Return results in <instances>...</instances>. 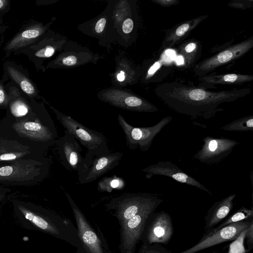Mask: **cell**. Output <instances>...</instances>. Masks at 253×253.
<instances>
[{
  "mask_svg": "<svg viewBox=\"0 0 253 253\" xmlns=\"http://www.w3.org/2000/svg\"><path fill=\"white\" fill-rule=\"evenodd\" d=\"M251 92L250 88L211 91L177 81L163 83L155 89L157 96L171 109L193 119H204L222 111L220 104L233 102Z\"/></svg>",
  "mask_w": 253,
  "mask_h": 253,
  "instance_id": "cell-1",
  "label": "cell"
},
{
  "mask_svg": "<svg viewBox=\"0 0 253 253\" xmlns=\"http://www.w3.org/2000/svg\"><path fill=\"white\" fill-rule=\"evenodd\" d=\"M47 104L65 130L87 149V153L84 158L86 169L94 158L110 153L106 138L102 133L84 126L70 116L62 113L48 103Z\"/></svg>",
  "mask_w": 253,
  "mask_h": 253,
  "instance_id": "cell-2",
  "label": "cell"
},
{
  "mask_svg": "<svg viewBox=\"0 0 253 253\" xmlns=\"http://www.w3.org/2000/svg\"><path fill=\"white\" fill-rule=\"evenodd\" d=\"M160 199L151 193H125L111 199L106 208L121 224Z\"/></svg>",
  "mask_w": 253,
  "mask_h": 253,
  "instance_id": "cell-3",
  "label": "cell"
},
{
  "mask_svg": "<svg viewBox=\"0 0 253 253\" xmlns=\"http://www.w3.org/2000/svg\"><path fill=\"white\" fill-rule=\"evenodd\" d=\"M67 41L66 36L49 29L37 42L16 54L26 55L37 71L44 72L46 70L44 62L59 53Z\"/></svg>",
  "mask_w": 253,
  "mask_h": 253,
  "instance_id": "cell-4",
  "label": "cell"
},
{
  "mask_svg": "<svg viewBox=\"0 0 253 253\" xmlns=\"http://www.w3.org/2000/svg\"><path fill=\"white\" fill-rule=\"evenodd\" d=\"M97 97L103 102L127 111L153 113L158 110L156 106L126 88L107 87L100 90Z\"/></svg>",
  "mask_w": 253,
  "mask_h": 253,
  "instance_id": "cell-5",
  "label": "cell"
},
{
  "mask_svg": "<svg viewBox=\"0 0 253 253\" xmlns=\"http://www.w3.org/2000/svg\"><path fill=\"white\" fill-rule=\"evenodd\" d=\"M115 1L108 4L106 9L97 17L78 26L84 34L97 38L100 45L109 49L112 43H119L120 38L115 26L113 13Z\"/></svg>",
  "mask_w": 253,
  "mask_h": 253,
  "instance_id": "cell-6",
  "label": "cell"
},
{
  "mask_svg": "<svg viewBox=\"0 0 253 253\" xmlns=\"http://www.w3.org/2000/svg\"><path fill=\"white\" fill-rule=\"evenodd\" d=\"M163 201V200L160 199L143 209L125 223L120 224V253H135L136 247L140 241L146 220Z\"/></svg>",
  "mask_w": 253,
  "mask_h": 253,
  "instance_id": "cell-7",
  "label": "cell"
},
{
  "mask_svg": "<svg viewBox=\"0 0 253 253\" xmlns=\"http://www.w3.org/2000/svg\"><path fill=\"white\" fill-rule=\"evenodd\" d=\"M172 119L170 116L165 117L154 126L143 127L132 126L121 114L118 115L117 120L125 134L127 148L131 150L138 148L146 152L150 148L155 136Z\"/></svg>",
  "mask_w": 253,
  "mask_h": 253,
  "instance_id": "cell-8",
  "label": "cell"
},
{
  "mask_svg": "<svg viewBox=\"0 0 253 253\" xmlns=\"http://www.w3.org/2000/svg\"><path fill=\"white\" fill-rule=\"evenodd\" d=\"M65 194L73 211L81 243V247L76 253H108L105 242L101 240L70 195L67 192Z\"/></svg>",
  "mask_w": 253,
  "mask_h": 253,
  "instance_id": "cell-9",
  "label": "cell"
},
{
  "mask_svg": "<svg viewBox=\"0 0 253 253\" xmlns=\"http://www.w3.org/2000/svg\"><path fill=\"white\" fill-rule=\"evenodd\" d=\"M101 58V56L94 53L87 47L67 41L62 50L45 67L46 70L74 68L90 63L96 64Z\"/></svg>",
  "mask_w": 253,
  "mask_h": 253,
  "instance_id": "cell-10",
  "label": "cell"
},
{
  "mask_svg": "<svg viewBox=\"0 0 253 253\" xmlns=\"http://www.w3.org/2000/svg\"><path fill=\"white\" fill-rule=\"evenodd\" d=\"M173 233L170 215L164 211L151 213L145 224L140 241L142 244H167Z\"/></svg>",
  "mask_w": 253,
  "mask_h": 253,
  "instance_id": "cell-11",
  "label": "cell"
},
{
  "mask_svg": "<svg viewBox=\"0 0 253 253\" xmlns=\"http://www.w3.org/2000/svg\"><path fill=\"white\" fill-rule=\"evenodd\" d=\"M252 223V220H246L228 224L218 229L212 228L205 232L196 244L179 253H196L223 242L234 240Z\"/></svg>",
  "mask_w": 253,
  "mask_h": 253,
  "instance_id": "cell-12",
  "label": "cell"
},
{
  "mask_svg": "<svg viewBox=\"0 0 253 253\" xmlns=\"http://www.w3.org/2000/svg\"><path fill=\"white\" fill-rule=\"evenodd\" d=\"M253 46V38L232 45L200 62L195 66L194 71L200 77L204 76L213 70L244 56Z\"/></svg>",
  "mask_w": 253,
  "mask_h": 253,
  "instance_id": "cell-13",
  "label": "cell"
},
{
  "mask_svg": "<svg viewBox=\"0 0 253 253\" xmlns=\"http://www.w3.org/2000/svg\"><path fill=\"white\" fill-rule=\"evenodd\" d=\"M203 142L201 149L193 157L208 165H213L221 162L239 144V142L235 140L211 136L205 137Z\"/></svg>",
  "mask_w": 253,
  "mask_h": 253,
  "instance_id": "cell-14",
  "label": "cell"
},
{
  "mask_svg": "<svg viewBox=\"0 0 253 253\" xmlns=\"http://www.w3.org/2000/svg\"><path fill=\"white\" fill-rule=\"evenodd\" d=\"M55 20L54 17L45 24L38 22L27 24L6 43L3 48L5 56H9L12 53L16 54L21 49L35 43L49 29Z\"/></svg>",
  "mask_w": 253,
  "mask_h": 253,
  "instance_id": "cell-15",
  "label": "cell"
},
{
  "mask_svg": "<svg viewBox=\"0 0 253 253\" xmlns=\"http://www.w3.org/2000/svg\"><path fill=\"white\" fill-rule=\"evenodd\" d=\"M64 135L56 140L58 153L62 165L68 170L75 171L79 175L86 169L82 149L78 142L66 130Z\"/></svg>",
  "mask_w": 253,
  "mask_h": 253,
  "instance_id": "cell-16",
  "label": "cell"
},
{
  "mask_svg": "<svg viewBox=\"0 0 253 253\" xmlns=\"http://www.w3.org/2000/svg\"><path fill=\"white\" fill-rule=\"evenodd\" d=\"M149 179L155 175L168 176L182 183L196 187L211 195V191L198 180L187 174L169 161H160L142 169Z\"/></svg>",
  "mask_w": 253,
  "mask_h": 253,
  "instance_id": "cell-17",
  "label": "cell"
},
{
  "mask_svg": "<svg viewBox=\"0 0 253 253\" xmlns=\"http://www.w3.org/2000/svg\"><path fill=\"white\" fill-rule=\"evenodd\" d=\"M4 81L10 80L22 92L31 99L42 98L36 84L29 78L28 72L20 65L11 61L3 64Z\"/></svg>",
  "mask_w": 253,
  "mask_h": 253,
  "instance_id": "cell-18",
  "label": "cell"
},
{
  "mask_svg": "<svg viewBox=\"0 0 253 253\" xmlns=\"http://www.w3.org/2000/svg\"><path fill=\"white\" fill-rule=\"evenodd\" d=\"M123 156L122 152H116L94 158L86 169L78 176L79 183L86 184L95 181L117 166Z\"/></svg>",
  "mask_w": 253,
  "mask_h": 253,
  "instance_id": "cell-19",
  "label": "cell"
},
{
  "mask_svg": "<svg viewBox=\"0 0 253 253\" xmlns=\"http://www.w3.org/2000/svg\"><path fill=\"white\" fill-rule=\"evenodd\" d=\"M114 72L110 74L113 86L123 87L135 84L141 76V70L126 56L117 55Z\"/></svg>",
  "mask_w": 253,
  "mask_h": 253,
  "instance_id": "cell-20",
  "label": "cell"
},
{
  "mask_svg": "<svg viewBox=\"0 0 253 253\" xmlns=\"http://www.w3.org/2000/svg\"><path fill=\"white\" fill-rule=\"evenodd\" d=\"M13 128L24 136L48 144L56 143L57 140L54 125L46 126L37 122L21 121L14 124Z\"/></svg>",
  "mask_w": 253,
  "mask_h": 253,
  "instance_id": "cell-21",
  "label": "cell"
},
{
  "mask_svg": "<svg viewBox=\"0 0 253 253\" xmlns=\"http://www.w3.org/2000/svg\"><path fill=\"white\" fill-rule=\"evenodd\" d=\"M39 165L16 162L12 165L0 167V180L19 181L31 179L32 176L40 174V169L37 167Z\"/></svg>",
  "mask_w": 253,
  "mask_h": 253,
  "instance_id": "cell-22",
  "label": "cell"
},
{
  "mask_svg": "<svg viewBox=\"0 0 253 253\" xmlns=\"http://www.w3.org/2000/svg\"><path fill=\"white\" fill-rule=\"evenodd\" d=\"M235 197V194L228 195L211 207L205 217V233L214 228L228 215L233 208Z\"/></svg>",
  "mask_w": 253,
  "mask_h": 253,
  "instance_id": "cell-23",
  "label": "cell"
},
{
  "mask_svg": "<svg viewBox=\"0 0 253 253\" xmlns=\"http://www.w3.org/2000/svg\"><path fill=\"white\" fill-rule=\"evenodd\" d=\"M208 15H202L199 17L185 21L177 26L173 28L168 32L162 43L161 48H167L171 47L185 37L202 21L205 20Z\"/></svg>",
  "mask_w": 253,
  "mask_h": 253,
  "instance_id": "cell-24",
  "label": "cell"
},
{
  "mask_svg": "<svg viewBox=\"0 0 253 253\" xmlns=\"http://www.w3.org/2000/svg\"><path fill=\"white\" fill-rule=\"evenodd\" d=\"M199 80L202 83L211 84H238L253 81V76L234 73L209 75L200 76Z\"/></svg>",
  "mask_w": 253,
  "mask_h": 253,
  "instance_id": "cell-25",
  "label": "cell"
},
{
  "mask_svg": "<svg viewBox=\"0 0 253 253\" xmlns=\"http://www.w3.org/2000/svg\"><path fill=\"white\" fill-rule=\"evenodd\" d=\"M6 85L8 95L10 109L15 116L19 117L26 115L29 112V106L21 94L19 88L11 85L9 83Z\"/></svg>",
  "mask_w": 253,
  "mask_h": 253,
  "instance_id": "cell-26",
  "label": "cell"
},
{
  "mask_svg": "<svg viewBox=\"0 0 253 253\" xmlns=\"http://www.w3.org/2000/svg\"><path fill=\"white\" fill-rule=\"evenodd\" d=\"M125 185V181L123 178L113 175L102 178L98 182L97 190L102 192H111L114 189H123Z\"/></svg>",
  "mask_w": 253,
  "mask_h": 253,
  "instance_id": "cell-27",
  "label": "cell"
},
{
  "mask_svg": "<svg viewBox=\"0 0 253 253\" xmlns=\"http://www.w3.org/2000/svg\"><path fill=\"white\" fill-rule=\"evenodd\" d=\"M221 129L229 131H253V116H246L233 121Z\"/></svg>",
  "mask_w": 253,
  "mask_h": 253,
  "instance_id": "cell-28",
  "label": "cell"
},
{
  "mask_svg": "<svg viewBox=\"0 0 253 253\" xmlns=\"http://www.w3.org/2000/svg\"><path fill=\"white\" fill-rule=\"evenodd\" d=\"M253 216V209L241 207L234 214L225 219L220 225L214 227V229H218L228 224L234 223L252 218Z\"/></svg>",
  "mask_w": 253,
  "mask_h": 253,
  "instance_id": "cell-29",
  "label": "cell"
},
{
  "mask_svg": "<svg viewBox=\"0 0 253 253\" xmlns=\"http://www.w3.org/2000/svg\"><path fill=\"white\" fill-rule=\"evenodd\" d=\"M138 253H171L159 244H142Z\"/></svg>",
  "mask_w": 253,
  "mask_h": 253,
  "instance_id": "cell-30",
  "label": "cell"
},
{
  "mask_svg": "<svg viewBox=\"0 0 253 253\" xmlns=\"http://www.w3.org/2000/svg\"><path fill=\"white\" fill-rule=\"evenodd\" d=\"M132 15L126 18L123 22L120 29V40H125V36H127L131 33L134 26L133 19L131 17Z\"/></svg>",
  "mask_w": 253,
  "mask_h": 253,
  "instance_id": "cell-31",
  "label": "cell"
},
{
  "mask_svg": "<svg viewBox=\"0 0 253 253\" xmlns=\"http://www.w3.org/2000/svg\"><path fill=\"white\" fill-rule=\"evenodd\" d=\"M9 102L8 95L4 81L0 79V108L6 107Z\"/></svg>",
  "mask_w": 253,
  "mask_h": 253,
  "instance_id": "cell-32",
  "label": "cell"
},
{
  "mask_svg": "<svg viewBox=\"0 0 253 253\" xmlns=\"http://www.w3.org/2000/svg\"><path fill=\"white\" fill-rule=\"evenodd\" d=\"M245 236L247 238L249 248L251 249L253 245V223L246 229Z\"/></svg>",
  "mask_w": 253,
  "mask_h": 253,
  "instance_id": "cell-33",
  "label": "cell"
},
{
  "mask_svg": "<svg viewBox=\"0 0 253 253\" xmlns=\"http://www.w3.org/2000/svg\"><path fill=\"white\" fill-rule=\"evenodd\" d=\"M151 1L164 7H169L179 3L177 0H151Z\"/></svg>",
  "mask_w": 253,
  "mask_h": 253,
  "instance_id": "cell-34",
  "label": "cell"
},
{
  "mask_svg": "<svg viewBox=\"0 0 253 253\" xmlns=\"http://www.w3.org/2000/svg\"><path fill=\"white\" fill-rule=\"evenodd\" d=\"M21 154L7 153L0 155V161L14 160L20 157Z\"/></svg>",
  "mask_w": 253,
  "mask_h": 253,
  "instance_id": "cell-35",
  "label": "cell"
},
{
  "mask_svg": "<svg viewBox=\"0 0 253 253\" xmlns=\"http://www.w3.org/2000/svg\"><path fill=\"white\" fill-rule=\"evenodd\" d=\"M10 9V0H0V13L4 14L8 12Z\"/></svg>",
  "mask_w": 253,
  "mask_h": 253,
  "instance_id": "cell-36",
  "label": "cell"
},
{
  "mask_svg": "<svg viewBox=\"0 0 253 253\" xmlns=\"http://www.w3.org/2000/svg\"><path fill=\"white\" fill-rule=\"evenodd\" d=\"M196 47L197 45L195 43L190 42L185 46L184 51L186 53H191L196 49Z\"/></svg>",
  "mask_w": 253,
  "mask_h": 253,
  "instance_id": "cell-37",
  "label": "cell"
},
{
  "mask_svg": "<svg viewBox=\"0 0 253 253\" xmlns=\"http://www.w3.org/2000/svg\"><path fill=\"white\" fill-rule=\"evenodd\" d=\"M176 62L178 65L183 64L184 62L183 57L181 56H179L176 59Z\"/></svg>",
  "mask_w": 253,
  "mask_h": 253,
  "instance_id": "cell-38",
  "label": "cell"
},
{
  "mask_svg": "<svg viewBox=\"0 0 253 253\" xmlns=\"http://www.w3.org/2000/svg\"><path fill=\"white\" fill-rule=\"evenodd\" d=\"M7 28V27L5 26L0 25V37L2 35V34L4 33L5 29Z\"/></svg>",
  "mask_w": 253,
  "mask_h": 253,
  "instance_id": "cell-39",
  "label": "cell"
},
{
  "mask_svg": "<svg viewBox=\"0 0 253 253\" xmlns=\"http://www.w3.org/2000/svg\"><path fill=\"white\" fill-rule=\"evenodd\" d=\"M217 253V252H212V253Z\"/></svg>",
  "mask_w": 253,
  "mask_h": 253,
  "instance_id": "cell-40",
  "label": "cell"
}]
</instances>
